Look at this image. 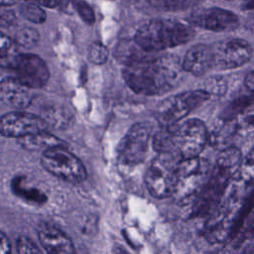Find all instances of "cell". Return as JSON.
Masks as SVG:
<instances>
[{"label":"cell","instance_id":"52a82bcc","mask_svg":"<svg viewBox=\"0 0 254 254\" xmlns=\"http://www.w3.org/2000/svg\"><path fill=\"white\" fill-rule=\"evenodd\" d=\"M209 98L210 95L203 89L185 91L168 97L158 106L157 120L161 127L174 125Z\"/></svg>","mask_w":254,"mask_h":254},{"label":"cell","instance_id":"5bb4252c","mask_svg":"<svg viewBox=\"0 0 254 254\" xmlns=\"http://www.w3.org/2000/svg\"><path fill=\"white\" fill-rule=\"evenodd\" d=\"M33 99L32 88L17 77H6L0 81V100L13 108L23 109L30 105Z\"/></svg>","mask_w":254,"mask_h":254},{"label":"cell","instance_id":"6da1fadb","mask_svg":"<svg viewBox=\"0 0 254 254\" xmlns=\"http://www.w3.org/2000/svg\"><path fill=\"white\" fill-rule=\"evenodd\" d=\"M183 64L175 55L157 57L152 62L126 66L123 78L135 93L159 95L172 89L180 78Z\"/></svg>","mask_w":254,"mask_h":254},{"label":"cell","instance_id":"d6a6232c","mask_svg":"<svg viewBox=\"0 0 254 254\" xmlns=\"http://www.w3.org/2000/svg\"><path fill=\"white\" fill-rule=\"evenodd\" d=\"M245 85L250 91L254 92V70L251 71L250 73H248V75L246 76Z\"/></svg>","mask_w":254,"mask_h":254},{"label":"cell","instance_id":"f546056e","mask_svg":"<svg viewBox=\"0 0 254 254\" xmlns=\"http://www.w3.org/2000/svg\"><path fill=\"white\" fill-rule=\"evenodd\" d=\"M0 254H12L9 240L2 231H0Z\"/></svg>","mask_w":254,"mask_h":254},{"label":"cell","instance_id":"e0dca14e","mask_svg":"<svg viewBox=\"0 0 254 254\" xmlns=\"http://www.w3.org/2000/svg\"><path fill=\"white\" fill-rule=\"evenodd\" d=\"M154 54L156 53L144 50L134 39L122 40L119 42L114 52L115 58L126 66L152 62L157 58Z\"/></svg>","mask_w":254,"mask_h":254},{"label":"cell","instance_id":"4dcf8cb0","mask_svg":"<svg viewBox=\"0 0 254 254\" xmlns=\"http://www.w3.org/2000/svg\"><path fill=\"white\" fill-rule=\"evenodd\" d=\"M244 26L247 30L254 33V11L251 12L244 21Z\"/></svg>","mask_w":254,"mask_h":254},{"label":"cell","instance_id":"8fae6325","mask_svg":"<svg viewBox=\"0 0 254 254\" xmlns=\"http://www.w3.org/2000/svg\"><path fill=\"white\" fill-rule=\"evenodd\" d=\"M46 128L47 122L43 118L22 111L9 112L0 118V134L8 138L20 139Z\"/></svg>","mask_w":254,"mask_h":254},{"label":"cell","instance_id":"ac0fdd59","mask_svg":"<svg viewBox=\"0 0 254 254\" xmlns=\"http://www.w3.org/2000/svg\"><path fill=\"white\" fill-rule=\"evenodd\" d=\"M18 143L22 146V148L32 151H37L40 149H44V151H46L51 148L65 146V143L63 140L46 132L45 130L22 137L18 139Z\"/></svg>","mask_w":254,"mask_h":254},{"label":"cell","instance_id":"7c38bea8","mask_svg":"<svg viewBox=\"0 0 254 254\" xmlns=\"http://www.w3.org/2000/svg\"><path fill=\"white\" fill-rule=\"evenodd\" d=\"M190 21L194 26L219 33L233 31L240 24L235 13L217 7L197 9L191 13Z\"/></svg>","mask_w":254,"mask_h":254},{"label":"cell","instance_id":"74e56055","mask_svg":"<svg viewBox=\"0 0 254 254\" xmlns=\"http://www.w3.org/2000/svg\"><path fill=\"white\" fill-rule=\"evenodd\" d=\"M116 254H127V253L124 251V249L120 248V249H116Z\"/></svg>","mask_w":254,"mask_h":254},{"label":"cell","instance_id":"ba28073f","mask_svg":"<svg viewBox=\"0 0 254 254\" xmlns=\"http://www.w3.org/2000/svg\"><path fill=\"white\" fill-rule=\"evenodd\" d=\"M41 163L49 173L68 183H80L86 178V169L82 162L65 147L44 151Z\"/></svg>","mask_w":254,"mask_h":254},{"label":"cell","instance_id":"cb8c5ba5","mask_svg":"<svg viewBox=\"0 0 254 254\" xmlns=\"http://www.w3.org/2000/svg\"><path fill=\"white\" fill-rule=\"evenodd\" d=\"M22 15L29 21L35 23H42L46 20V14L39 5L27 3L21 7Z\"/></svg>","mask_w":254,"mask_h":254},{"label":"cell","instance_id":"4316f807","mask_svg":"<svg viewBox=\"0 0 254 254\" xmlns=\"http://www.w3.org/2000/svg\"><path fill=\"white\" fill-rule=\"evenodd\" d=\"M227 89L225 80L219 76L208 78L204 84L203 90H205L210 96L211 95H222Z\"/></svg>","mask_w":254,"mask_h":254},{"label":"cell","instance_id":"2e32d148","mask_svg":"<svg viewBox=\"0 0 254 254\" xmlns=\"http://www.w3.org/2000/svg\"><path fill=\"white\" fill-rule=\"evenodd\" d=\"M182 64L184 70L193 75L198 76L204 74L213 67L211 46L200 44L190 48L186 54Z\"/></svg>","mask_w":254,"mask_h":254},{"label":"cell","instance_id":"9a60e30c","mask_svg":"<svg viewBox=\"0 0 254 254\" xmlns=\"http://www.w3.org/2000/svg\"><path fill=\"white\" fill-rule=\"evenodd\" d=\"M38 237L47 254H73L71 240L59 228L49 223H41L38 227Z\"/></svg>","mask_w":254,"mask_h":254},{"label":"cell","instance_id":"4fadbf2b","mask_svg":"<svg viewBox=\"0 0 254 254\" xmlns=\"http://www.w3.org/2000/svg\"><path fill=\"white\" fill-rule=\"evenodd\" d=\"M14 69L17 78L32 89L43 87L49 80V69L45 62L36 55H20Z\"/></svg>","mask_w":254,"mask_h":254},{"label":"cell","instance_id":"7a4b0ae2","mask_svg":"<svg viewBox=\"0 0 254 254\" xmlns=\"http://www.w3.org/2000/svg\"><path fill=\"white\" fill-rule=\"evenodd\" d=\"M194 36L192 28L174 20H152L141 26L134 40L146 51H160L184 45Z\"/></svg>","mask_w":254,"mask_h":254},{"label":"cell","instance_id":"277c9868","mask_svg":"<svg viewBox=\"0 0 254 254\" xmlns=\"http://www.w3.org/2000/svg\"><path fill=\"white\" fill-rule=\"evenodd\" d=\"M237 170L215 162V166L199 191L192 197L190 216L208 215L219 203L226 186Z\"/></svg>","mask_w":254,"mask_h":254},{"label":"cell","instance_id":"30bf717a","mask_svg":"<svg viewBox=\"0 0 254 254\" xmlns=\"http://www.w3.org/2000/svg\"><path fill=\"white\" fill-rule=\"evenodd\" d=\"M213 67L231 69L244 65L252 57V48L243 39L224 40L211 46Z\"/></svg>","mask_w":254,"mask_h":254},{"label":"cell","instance_id":"f1b7e54d","mask_svg":"<svg viewBox=\"0 0 254 254\" xmlns=\"http://www.w3.org/2000/svg\"><path fill=\"white\" fill-rule=\"evenodd\" d=\"M18 254H43L38 246L28 237L21 236L17 241Z\"/></svg>","mask_w":254,"mask_h":254},{"label":"cell","instance_id":"603a6c76","mask_svg":"<svg viewBox=\"0 0 254 254\" xmlns=\"http://www.w3.org/2000/svg\"><path fill=\"white\" fill-rule=\"evenodd\" d=\"M149 4L163 11H181L194 4L193 0H148Z\"/></svg>","mask_w":254,"mask_h":254},{"label":"cell","instance_id":"8992f818","mask_svg":"<svg viewBox=\"0 0 254 254\" xmlns=\"http://www.w3.org/2000/svg\"><path fill=\"white\" fill-rule=\"evenodd\" d=\"M180 160L172 154H159L152 161L145 175V184L152 196L162 199L174 194Z\"/></svg>","mask_w":254,"mask_h":254},{"label":"cell","instance_id":"e575fe53","mask_svg":"<svg viewBox=\"0 0 254 254\" xmlns=\"http://www.w3.org/2000/svg\"><path fill=\"white\" fill-rule=\"evenodd\" d=\"M242 254H254V240L251 241L245 248Z\"/></svg>","mask_w":254,"mask_h":254},{"label":"cell","instance_id":"d4e9b609","mask_svg":"<svg viewBox=\"0 0 254 254\" xmlns=\"http://www.w3.org/2000/svg\"><path fill=\"white\" fill-rule=\"evenodd\" d=\"M88 59L95 64H102L108 59V51L101 43H93L88 50Z\"/></svg>","mask_w":254,"mask_h":254},{"label":"cell","instance_id":"44dd1931","mask_svg":"<svg viewBox=\"0 0 254 254\" xmlns=\"http://www.w3.org/2000/svg\"><path fill=\"white\" fill-rule=\"evenodd\" d=\"M12 189L14 192L21 196L22 198L32 201L34 203H44L47 200V196L39 190L36 189H27L22 186V179L20 178H15L13 183H12Z\"/></svg>","mask_w":254,"mask_h":254},{"label":"cell","instance_id":"83f0119b","mask_svg":"<svg viewBox=\"0 0 254 254\" xmlns=\"http://www.w3.org/2000/svg\"><path fill=\"white\" fill-rule=\"evenodd\" d=\"M73 7L76 10V12L79 14L81 19L88 23L92 24L95 21L94 12L91 9V7L83 0H73Z\"/></svg>","mask_w":254,"mask_h":254},{"label":"cell","instance_id":"ffe728a7","mask_svg":"<svg viewBox=\"0 0 254 254\" xmlns=\"http://www.w3.org/2000/svg\"><path fill=\"white\" fill-rule=\"evenodd\" d=\"M20 55L16 48V43L6 35L0 33V65L14 69Z\"/></svg>","mask_w":254,"mask_h":254},{"label":"cell","instance_id":"484cf974","mask_svg":"<svg viewBox=\"0 0 254 254\" xmlns=\"http://www.w3.org/2000/svg\"><path fill=\"white\" fill-rule=\"evenodd\" d=\"M39 34L32 28H24L20 30L15 38V43L25 47H31L38 43Z\"/></svg>","mask_w":254,"mask_h":254},{"label":"cell","instance_id":"9c48e42d","mask_svg":"<svg viewBox=\"0 0 254 254\" xmlns=\"http://www.w3.org/2000/svg\"><path fill=\"white\" fill-rule=\"evenodd\" d=\"M151 130L152 128L149 123L137 122L127 131L117 150L118 161L121 165L134 167L145 160Z\"/></svg>","mask_w":254,"mask_h":254},{"label":"cell","instance_id":"836d02e7","mask_svg":"<svg viewBox=\"0 0 254 254\" xmlns=\"http://www.w3.org/2000/svg\"><path fill=\"white\" fill-rule=\"evenodd\" d=\"M243 163L245 164H248V165H251L254 167V147L253 149L248 153V155L246 156V158L242 161Z\"/></svg>","mask_w":254,"mask_h":254},{"label":"cell","instance_id":"7402d4cb","mask_svg":"<svg viewBox=\"0 0 254 254\" xmlns=\"http://www.w3.org/2000/svg\"><path fill=\"white\" fill-rule=\"evenodd\" d=\"M237 242L241 243L245 239L250 238L254 235V200L252 199V204L243 220L241 221L237 231H236Z\"/></svg>","mask_w":254,"mask_h":254},{"label":"cell","instance_id":"d6986e66","mask_svg":"<svg viewBox=\"0 0 254 254\" xmlns=\"http://www.w3.org/2000/svg\"><path fill=\"white\" fill-rule=\"evenodd\" d=\"M235 134L242 137L254 136V104L244 107L234 119H232Z\"/></svg>","mask_w":254,"mask_h":254},{"label":"cell","instance_id":"3957f363","mask_svg":"<svg viewBox=\"0 0 254 254\" xmlns=\"http://www.w3.org/2000/svg\"><path fill=\"white\" fill-rule=\"evenodd\" d=\"M167 127L170 133L171 154L181 160L198 157L209 139L205 124L196 118H190Z\"/></svg>","mask_w":254,"mask_h":254},{"label":"cell","instance_id":"8d00e7d4","mask_svg":"<svg viewBox=\"0 0 254 254\" xmlns=\"http://www.w3.org/2000/svg\"><path fill=\"white\" fill-rule=\"evenodd\" d=\"M245 9H254V0H248L245 4Z\"/></svg>","mask_w":254,"mask_h":254},{"label":"cell","instance_id":"d590c367","mask_svg":"<svg viewBox=\"0 0 254 254\" xmlns=\"http://www.w3.org/2000/svg\"><path fill=\"white\" fill-rule=\"evenodd\" d=\"M17 2V0H0V7L3 6H10Z\"/></svg>","mask_w":254,"mask_h":254},{"label":"cell","instance_id":"1f68e13d","mask_svg":"<svg viewBox=\"0 0 254 254\" xmlns=\"http://www.w3.org/2000/svg\"><path fill=\"white\" fill-rule=\"evenodd\" d=\"M38 4L45 6V7H49V8H53L56 7L60 4V2L62 0H35Z\"/></svg>","mask_w":254,"mask_h":254},{"label":"cell","instance_id":"5b68a950","mask_svg":"<svg viewBox=\"0 0 254 254\" xmlns=\"http://www.w3.org/2000/svg\"><path fill=\"white\" fill-rule=\"evenodd\" d=\"M208 163L199 156L179 161L176 172L174 196L178 200L193 197L209 177Z\"/></svg>","mask_w":254,"mask_h":254}]
</instances>
